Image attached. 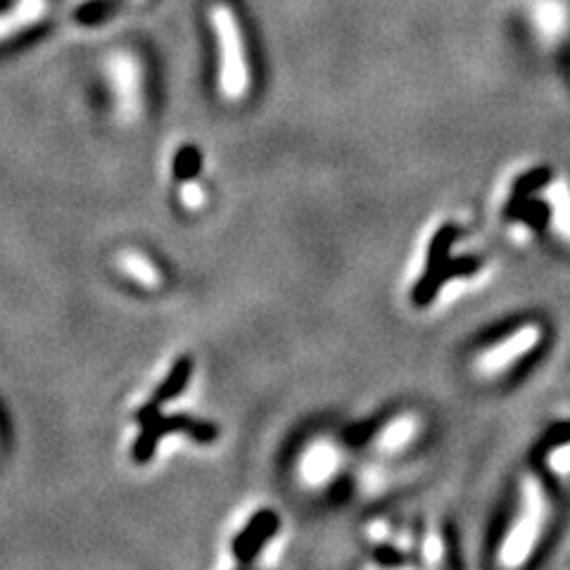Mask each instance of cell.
<instances>
[{
	"label": "cell",
	"instance_id": "1",
	"mask_svg": "<svg viewBox=\"0 0 570 570\" xmlns=\"http://www.w3.org/2000/svg\"><path fill=\"white\" fill-rule=\"evenodd\" d=\"M551 518L549 494L535 475H525L518 487V504L513 511L509 528L499 544L497 563L504 568H518L530 561L537 544L542 542Z\"/></svg>",
	"mask_w": 570,
	"mask_h": 570
},
{
	"label": "cell",
	"instance_id": "2",
	"mask_svg": "<svg viewBox=\"0 0 570 570\" xmlns=\"http://www.w3.org/2000/svg\"><path fill=\"white\" fill-rule=\"evenodd\" d=\"M212 27L219 38V84L226 98H243L250 88V67H247L243 34L238 19L228 5L219 3L212 8Z\"/></svg>",
	"mask_w": 570,
	"mask_h": 570
},
{
	"label": "cell",
	"instance_id": "3",
	"mask_svg": "<svg viewBox=\"0 0 570 570\" xmlns=\"http://www.w3.org/2000/svg\"><path fill=\"white\" fill-rule=\"evenodd\" d=\"M542 335V326H537V323H523L516 331L506 333L504 338H499L497 342H492L485 350L475 354V376L492 380L509 373L513 366L521 364V359L528 357L532 350H537V345L542 342Z\"/></svg>",
	"mask_w": 570,
	"mask_h": 570
},
{
	"label": "cell",
	"instance_id": "4",
	"mask_svg": "<svg viewBox=\"0 0 570 570\" xmlns=\"http://www.w3.org/2000/svg\"><path fill=\"white\" fill-rule=\"evenodd\" d=\"M141 428H143L141 437H138L136 445H133L131 449V456L136 464H148V461L152 459V454H155L157 445H160V440L167 433L183 430V433H188L195 442H202V445H209V442L217 440V435H219L217 426H212V423L195 421V418L183 416V414H176V416L157 414L152 421L143 423Z\"/></svg>",
	"mask_w": 570,
	"mask_h": 570
},
{
	"label": "cell",
	"instance_id": "5",
	"mask_svg": "<svg viewBox=\"0 0 570 570\" xmlns=\"http://www.w3.org/2000/svg\"><path fill=\"white\" fill-rule=\"evenodd\" d=\"M528 17L542 46L554 48L570 31L568 0H528Z\"/></svg>",
	"mask_w": 570,
	"mask_h": 570
},
{
	"label": "cell",
	"instance_id": "6",
	"mask_svg": "<svg viewBox=\"0 0 570 570\" xmlns=\"http://www.w3.org/2000/svg\"><path fill=\"white\" fill-rule=\"evenodd\" d=\"M107 69H110V79L114 95H117L119 110H122L126 117H133V114L138 112V105H141V67L133 60V55L117 53L112 55Z\"/></svg>",
	"mask_w": 570,
	"mask_h": 570
},
{
	"label": "cell",
	"instance_id": "7",
	"mask_svg": "<svg viewBox=\"0 0 570 570\" xmlns=\"http://www.w3.org/2000/svg\"><path fill=\"white\" fill-rule=\"evenodd\" d=\"M281 528V521L274 511L262 509L252 516V521L240 530V535L233 540V554L240 563L255 561V556L262 551V547Z\"/></svg>",
	"mask_w": 570,
	"mask_h": 570
},
{
	"label": "cell",
	"instance_id": "8",
	"mask_svg": "<svg viewBox=\"0 0 570 570\" xmlns=\"http://www.w3.org/2000/svg\"><path fill=\"white\" fill-rule=\"evenodd\" d=\"M544 202L549 205L551 231L561 243L570 245V186L563 179L554 181L544 190Z\"/></svg>",
	"mask_w": 570,
	"mask_h": 570
},
{
	"label": "cell",
	"instance_id": "9",
	"mask_svg": "<svg viewBox=\"0 0 570 570\" xmlns=\"http://www.w3.org/2000/svg\"><path fill=\"white\" fill-rule=\"evenodd\" d=\"M46 10L48 0H19L17 5H12L8 12L0 15V41L36 24L38 19L46 15Z\"/></svg>",
	"mask_w": 570,
	"mask_h": 570
},
{
	"label": "cell",
	"instance_id": "10",
	"mask_svg": "<svg viewBox=\"0 0 570 570\" xmlns=\"http://www.w3.org/2000/svg\"><path fill=\"white\" fill-rule=\"evenodd\" d=\"M190 376H193V359L181 357L174 366H171V371L167 373V378H164V383L157 388L155 395H152V402L162 407V404H167L174 397H179L181 392L186 390Z\"/></svg>",
	"mask_w": 570,
	"mask_h": 570
},
{
	"label": "cell",
	"instance_id": "11",
	"mask_svg": "<svg viewBox=\"0 0 570 570\" xmlns=\"http://www.w3.org/2000/svg\"><path fill=\"white\" fill-rule=\"evenodd\" d=\"M416 428H418V423L414 421V416L395 418V421H392L390 426L378 435L380 449H385V452H397V449L407 447L409 442L414 440Z\"/></svg>",
	"mask_w": 570,
	"mask_h": 570
},
{
	"label": "cell",
	"instance_id": "12",
	"mask_svg": "<svg viewBox=\"0 0 570 570\" xmlns=\"http://www.w3.org/2000/svg\"><path fill=\"white\" fill-rule=\"evenodd\" d=\"M335 452L331 447H314L302 464V473L307 483H321L335 468Z\"/></svg>",
	"mask_w": 570,
	"mask_h": 570
},
{
	"label": "cell",
	"instance_id": "13",
	"mask_svg": "<svg viewBox=\"0 0 570 570\" xmlns=\"http://www.w3.org/2000/svg\"><path fill=\"white\" fill-rule=\"evenodd\" d=\"M119 262H122V269L126 271V274L136 278L138 283H143L145 288H157V285H160V274L155 271V266H152L148 259H143L141 255L126 252Z\"/></svg>",
	"mask_w": 570,
	"mask_h": 570
},
{
	"label": "cell",
	"instance_id": "14",
	"mask_svg": "<svg viewBox=\"0 0 570 570\" xmlns=\"http://www.w3.org/2000/svg\"><path fill=\"white\" fill-rule=\"evenodd\" d=\"M202 167V157L200 150L195 145H183V148L176 152L174 157V176L179 181H195L198 171Z\"/></svg>",
	"mask_w": 570,
	"mask_h": 570
},
{
	"label": "cell",
	"instance_id": "15",
	"mask_svg": "<svg viewBox=\"0 0 570 570\" xmlns=\"http://www.w3.org/2000/svg\"><path fill=\"white\" fill-rule=\"evenodd\" d=\"M547 466L551 473L561 475V478L570 475V442H563V445L551 449L547 454Z\"/></svg>",
	"mask_w": 570,
	"mask_h": 570
},
{
	"label": "cell",
	"instance_id": "16",
	"mask_svg": "<svg viewBox=\"0 0 570 570\" xmlns=\"http://www.w3.org/2000/svg\"><path fill=\"white\" fill-rule=\"evenodd\" d=\"M181 198L190 209H195V207L202 205V190L195 186L193 181H186V186H183V190H181Z\"/></svg>",
	"mask_w": 570,
	"mask_h": 570
}]
</instances>
